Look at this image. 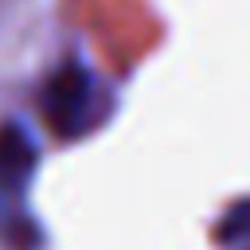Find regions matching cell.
I'll return each instance as SVG.
<instances>
[{"mask_svg":"<svg viewBox=\"0 0 250 250\" xmlns=\"http://www.w3.org/2000/svg\"><path fill=\"white\" fill-rule=\"evenodd\" d=\"M35 160H39V152H35V141L27 137V129L16 121L0 125V211L20 207L27 180L35 172Z\"/></svg>","mask_w":250,"mask_h":250,"instance_id":"obj_2","label":"cell"},{"mask_svg":"<svg viewBox=\"0 0 250 250\" xmlns=\"http://www.w3.org/2000/svg\"><path fill=\"white\" fill-rule=\"evenodd\" d=\"M238 234H250V203H238L223 227V238H238Z\"/></svg>","mask_w":250,"mask_h":250,"instance_id":"obj_3","label":"cell"},{"mask_svg":"<svg viewBox=\"0 0 250 250\" xmlns=\"http://www.w3.org/2000/svg\"><path fill=\"white\" fill-rule=\"evenodd\" d=\"M39 109H43V121L59 137L74 141V137L90 133L102 121V113H105V90H102L98 74L86 70L82 62H62L47 78V86L39 94Z\"/></svg>","mask_w":250,"mask_h":250,"instance_id":"obj_1","label":"cell"}]
</instances>
